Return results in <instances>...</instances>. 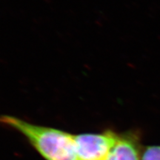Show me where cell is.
Listing matches in <instances>:
<instances>
[{
	"label": "cell",
	"mask_w": 160,
	"mask_h": 160,
	"mask_svg": "<svg viewBox=\"0 0 160 160\" xmlns=\"http://www.w3.org/2000/svg\"><path fill=\"white\" fill-rule=\"evenodd\" d=\"M141 160H160V146H148L144 150Z\"/></svg>",
	"instance_id": "4"
},
{
	"label": "cell",
	"mask_w": 160,
	"mask_h": 160,
	"mask_svg": "<svg viewBox=\"0 0 160 160\" xmlns=\"http://www.w3.org/2000/svg\"><path fill=\"white\" fill-rule=\"evenodd\" d=\"M139 138L135 133H127L119 135L105 160H139Z\"/></svg>",
	"instance_id": "3"
},
{
	"label": "cell",
	"mask_w": 160,
	"mask_h": 160,
	"mask_svg": "<svg viewBox=\"0 0 160 160\" xmlns=\"http://www.w3.org/2000/svg\"><path fill=\"white\" fill-rule=\"evenodd\" d=\"M115 132L107 131L100 133L74 135L79 160H105L119 139Z\"/></svg>",
	"instance_id": "2"
},
{
	"label": "cell",
	"mask_w": 160,
	"mask_h": 160,
	"mask_svg": "<svg viewBox=\"0 0 160 160\" xmlns=\"http://www.w3.org/2000/svg\"><path fill=\"white\" fill-rule=\"evenodd\" d=\"M0 122L20 132L46 160H79L74 135L53 128L33 125L11 116H1Z\"/></svg>",
	"instance_id": "1"
}]
</instances>
